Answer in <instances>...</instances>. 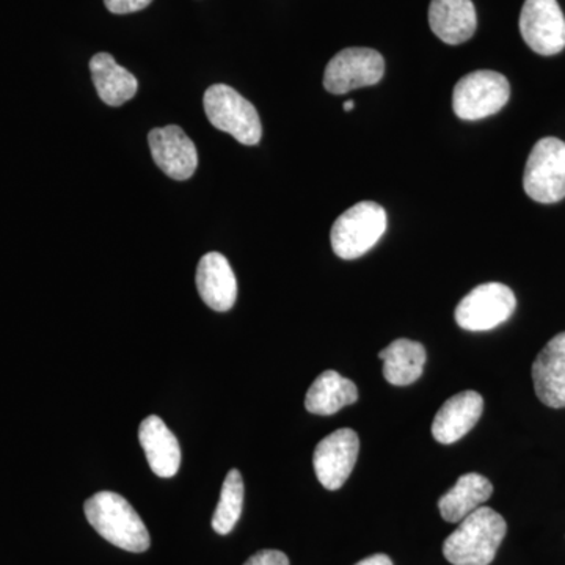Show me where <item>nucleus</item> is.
<instances>
[{"label": "nucleus", "instance_id": "5", "mask_svg": "<svg viewBox=\"0 0 565 565\" xmlns=\"http://www.w3.org/2000/svg\"><path fill=\"white\" fill-rule=\"evenodd\" d=\"M523 188L537 203L552 204L565 199V143L545 137L534 145L527 158Z\"/></svg>", "mask_w": 565, "mask_h": 565}, {"label": "nucleus", "instance_id": "19", "mask_svg": "<svg viewBox=\"0 0 565 565\" xmlns=\"http://www.w3.org/2000/svg\"><path fill=\"white\" fill-rule=\"evenodd\" d=\"M359 390L349 379L337 373L326 371L319 375L305 397V408L310 414L330 416L338 414L341 408L356 403Z\"/></svg>", "mask_w": 565, "mask_h": 565}, {"label": "nucleus", "instance_id": "4", "mask_svg": "<svg viewBox=\"0 0 565 565\" xmlns=\"http://www.w3.org/2000/svg\"><path fill=\"white\" fill-rule=\"evenodd\" d=\"M388 226L381 204L362 202L352 206L334 222L330 239L334 255L341 259H356L381 241Z\"/></svg>", "mask_w": 565, "mask_h": 565}, {"label": "nucleus", "instance_id": "13", "mask_svg": "<svg viewBox=\"0 0 565 565\" xmlns=\"http://www.w3.org/2000/svg\"><path fill=\"white\" fill-rule=\"evenodd\" d=\"M484 412V399L481 394L462 392L446 401L437 412L433 423L435 440L441 445H452L465 437L476 426Z\"/></svg>", "mask_w": 565, "mask_h": 565}, {"label": "nucleus", "instance_id": "11", "mask_svg": "<svg viewBox=\"0 0 565 565\" xmlns=\"http://www.w3.org/2000/svg\"><path fill=\"white\" fill-rule=\"evenodd\" d=\"M148 143L156 166L167 177L185 181L193 177L199 167V152L195 143L178 126L152 129Z\"/></svg>", "mask_w": 565, "mask_h": 565}, {"label": "nucleus", "instance_id": "7", "mask_svg": "<svg viewBox=\"0 0 565 565\" xmlns=\"http://www.w3.org/2000/svg\"><path fill=\"white\" fill-rule=\"evenodd\" d=\"M515 294L503 282L476 286L456 308V322L468 332H487L497 329L514 315Z\"/></svg>", "mask_w": 565, "mask_h": 565}, {"label": "nucleus", "instance_id": "2", "mask_svg": "<svg viewBox=\"0 0 565 565\" xmlns=\"http://www.w3.org/2000/svg\"><path fill=\"white\" fill-rule=\"evenodd\" d=\"M508 533L503 515L492 508L476 509L446 539L444 555L452 565H490Z\"/></svg>", "mask_w": 565, "mask_h": 565}, {"label": "nucleus", "instance_id": "10", "mask_svg": "<svg viewBox=\"0 0 565 565\" xmlns=\"http://www.w3.org/2000/svg\"><path fill=\"white\" fill-rule=\"evenodd\" d=\"M360 438L355 430L338 429L316 446L313 465L319 482L327 490H340L359 459Z\"/></svg>", "mask_w": 565, "mask_h": 565}, {"label": "nucleus", "instance_id": "23", "mask_svg": "<svg viewBox=\"0 0 565 565\" xmlns=\"http://www.w3.org/2000/svg\"><path fill=\"white\" fill-rule=\"evenodd\" d=\"M244 565H289V559L285 553L278 552V550H262Z\"/></svg>", "mask_w": 565, "mask_h": 565}, {"label": "nucleus", "instance_id": "12", "mask_svg": "<svg viewBox=\"0 0 565 565\" xmlns=\"http://www.w3.org/2000/svg\"><path fill=\"white\" fill-rule=\"evenodd\" d=\"M196 289L211 310L225 313L237 299V280L222 253H206L196 267Z\"/></svg>", "mask_w": 565, "mask_h": 565}, {"label": "nucleus", "instance_id": "17", "mask_svg": "<svg viewBox=\"0 0 565 565\" xmlns=\"http://www.w3.org/2000/svg\"><path fill=\"white\" fill-rule=\"evenodd\" d=\"M90 73L96 92L107 106H122L139 90L136 76L118 65L107 52H99L92 58Z\"/></svg>", "mask_w": 565, "mask_h": 565}, {"label": "nucleus", "instance_id": "8", "mask_svg": "<svg viewBox=\"0 0 565 565\" xmlns=\"http://www.w3.org/2000/svg\"><path fill=\"white\" fill-rule=\"evenodd\" d=\"M385 61L381 52L370 47H348L338 52L327 65L323 87L332 95H345L370 87L384 77Z\"/></svg>", "mask_w": 565, "mask_h": 565}, {"label": "nucleus", "instance_id": "21", "mask_svg": "<svg viewBox=\"0 0 565 565\" xmlns=\"http://www.w3.org/2000/svg\"><path fill=\"white\" fill-rule=\"evenodd\" d=\"M244 492L243 475L234 468L223 481L221 500L212 515V527L215 533L221 535L232 533L243 514Z\"/></svg>", "mask_w": 565, "mask_h": 565}, {"label": "nucleus", "instance_id": "20", "mask_svg": "<svg viewBox=\"0 0 565 565\" xmlns=\"http://www.w3.org/2000/svg\"><path fill=\"white\" fill-rule=\"evenodd\" d=\"M379 359L384 362V377L388 384L407 386L422 377L427 353L418 341L401 338L381 351Z\"/></svg>", "mask_w": 565, "mask_h": 565}, {"label": "nucleus", "instance_id": "16", "mask_svg": "<svg viewBox=\"0 0 565 565\" xmlns=\"http://www.w3.org/2000/svg\"><path fill=\"white\" fill-rule=\"evenodd\" d=\"M429 25L444 43L462 44L475 35L478 14L471 0H433Z\"/></svg>", "mask_w": 565, "mask_h": 565}, {"label": "nucleus", "instance_id": "3", "mask_svg": "<svg viewBox=\"0 0 565 565\" xmlns=\"http://www.w3.org/2000/svg\"><path fill=\"white\" fill-rule=\"evenodd\" d=\"M204 111L214 128L230 134L239 143L253 147L263 137L258 111L250 102L228 85H212L204 93Z\"/></svg>", "mask_w": 565, "mask_h": 565}, {"label": "nucleus", "instance_id": "24", "mask_svg": "<svg viewBox=\"0 0 565 565\" xmlns=\"http://www.w3.org/2000/svg\"><path fill=\"white\" fill-rule=\"evenodd\" d=\"M355 565H394L393 561L386 555H373L366 559L360 561Z\"/></svg>", "mask_w": 565, "mask_h": 565}, {"label": "nucleus", "instance_id": "25", "mask_svg": "<svg viewBox=\"0 0 565 565\" xmlns=\"http://www.w3.org/2000/svg\"><path fill=\"white\" fill-rule=\"evenodd\" d=\"M353 107H355V103H353V102H345V103H344V110H345V111H351V110H353Z\"/></svg>", "mask_w": 565, "mask_h": 565}, {"label": "nucleus", "instance_id": "15", "mask_svg": "<svg viewBox=\"0 0 565 565\" xmlns=\"http://www.w3.org/2000/svg\"><path fill=\"white\" fill-rule=\"evenodd\" d=\"M139 440L152 473L173 478L180 470L181 448L172 430L159 416L150 415L140 424Z\"/></svg>", "mask_w": 565, "mask_h": 565}, {"label": "nucleus", "instance_id": "9", "mask_svg": "<svg viewBox=\"0 0 565 565\" xmlns=\"http://www.w3.org/2000/svg\"><path fill=\"white\" fill-rule=\"evenodd\" d=\"M520 32L527 46L541 55H556L565 47V18L557 0H526Z\"/></svg>", "mask_w": 565, "mask_h": 565}, {"label": "nucleus", "instance_id": "22", "mask_svg": "<svg viewBox=\"0 0 565 565\" xmlns=\"http://www.w3.org/2000/svg\"><path fill=\"white\" fill-rule=\"evenodd\" d=\"M151 2L152 0H104L107 10L115 14L136 13V11L147 9Z\"/></svg>", "mask_w": 565, "mask_h": 565}, {"label": "nucleus", "instance_id": "14", "mask_svg": "<svg viewBox=\"0 0 565 565\" xmlns=\"http://www.w3.org/2000/svg\"><path fill=\"white\" fill-rule=\"evenodd\" d=\"M535 394L546 407H565V332L542 349L533 364Z\"/></svg>", "mask_w": 565, "mask_h": 565}, {"label": "nucleus", "instance_id": "18", "mask_svg": "<svg viewBox=\"0 0 565 565\" xmlns=\"http://www.w3.org/2000/svg\"><path fill=\"white\" fill-rule=\"evenodd\" d=\"M493 486L489 479L478 473L460 476L457 484L438 501L440 514L448 523H460L481 508L492 497Z\"/></svg>", "mask_w": 565, "mask_h": 565}, {"label": "nucleus", "instance_id": "1", "mask_svg": "<svg viewBox=\"0 0 565 565\" xmlns=\"http://www.w3.org/2000/svg\"><path fill=\"white\" fill-rule=\"evenodd\" d=\"M85 516L111 545L131 553L150 548L151 537L143 520L126 498L114 492H99L84 504Z\"/></svg>", "mask_w": 565, "mask_h": 565}, {"label": "nucleus", "instance_id": "6", "mask_svg": "<svg viewBox=\"0 0 565 565\" xmlns=\"http://www.w3.org/2000/svg\"><path fill=\"white\" fill-rule=\"evenodd\" d=\"M511 96V85L497 71H475L457 82L452 109L467 121L482 120L503 109Z\"/></svg>", "mask_w": 565, "mask_h": 565}]
</instances>
